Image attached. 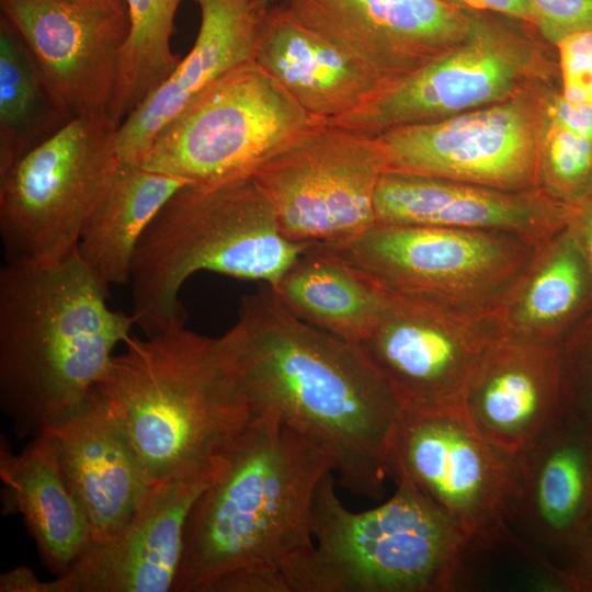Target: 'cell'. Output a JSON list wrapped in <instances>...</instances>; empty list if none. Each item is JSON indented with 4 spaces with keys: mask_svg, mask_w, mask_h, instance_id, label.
Wrapping results in <instances>:
<instances>
[{
    "mask_svg": "<svg viewBox=\"0 0 592 592\" xmlns=\"http://www.w3.org/2000/svg\"><path fill=\"white\" fill-rule=\"evenodd\" d=\"M250 417H272L331 457L339 483L378 499L401 403L352 342L295 316L266 285L220 335Z\"/></svg>",
    "mask_w": 592,
    "mask_h": 592,
    "instance_id": "cell-1",
    "label": "cell"
},
{
    "mask_svg": "<svg viewBox=\"0 0 592 592\" xmlns=\"http://www.w3.org/2000/svg\"><path fill=\"white\" fill-rule=\"evenodd\" d=\"M329 454L272 417L249 423L194 503L173 592H291L315 548Z\"/></svg>",
    "mask_w": 592,
    "mask_h": 592,
    "instance_id": "cell-2",
    "label": "cell"
},
{
    "mask_svg": "<svg viewBox=\"0 0 592 592\" xmlns=\"http://www.w3.org/2000/svg\"><path fill=\"white\" fill-rule=\"evenodd\" d=\"M106 287L77 248L0 270V406L31 440L80 411L106 375L135 317L107 305Z\"/></svg>",
    "mask_w": 592,
    "mask_h": 592,
    "instance_id": "cell-3",
    "label": "cell"
},
{
    "mask_svg": "<svg viewBox=\"0 0 592 592\" xmlns=\"http://www.w3.org/2000/svg\"><path fill=\"white\" fill-rule=\"evenodd\" d=\"M95 387L152 481L213 471L250 414L220 337L130 335Z\"/></svg>",
    "mask_w": 592,
    "mask_h": 592,
    "instance_id": "cell-4",
    "label": "cell"
},
{
    "mask_svg": "<svg viewBox=\"0 0 592 592\" xmlns=\"http://www.w3.org/2000/svg\"><path fill=\"white\" fill-rule=\"evenodd\" d=\"M311 243L286 238L253 177L175 193L143 235L132 274L133 316L145 335L185 326L180 300L194 273L272 286Z\"/></svg>",
    "mask_w": 592,
    "mask_h": 592,
    "instance_id": "cell-5",
    "label": "cell"
},
{
    "mask_svg": "<svg viewBox=\"0 0 592 592\" xmlns=\"http://www.w3.org/2000/svg\"><path fill=\"white\" fill-rule=\"evenodd\" d=\"M394 496L365 512L348 510L334 473L314 501L315 548L291 592H454L467 536L412 481L395 478Z\"/></svg>",
    "mask_w": 592,
    "mask_h": 592,
    "instance_id": "cell-6",
    "label": "cell"
},
{
    "mask_svg": "<svg viewBox=\"0 0 592 592\" xmlns=\"http://www.w3.org/2000/svg\"><path fill=\"white\" fill-rule=\"evenodd\" d=\"M318 122L253 60L193 99L159 132L140 166L193 186L252 177Z\"/></svg>",
    "mask_w": 592,
    "mask_h": 592,
    "instance_id": "cell-7",
    "label": "cell"
},
{
    "mask_svg": "<svg viewBox=\"0 0 592 592\" xmlns=\"http://www.w3.org/2000/svg\"><path fill=\"white\" fill-rule=\"evenodd\" d=\"M117 127L107 113L71 117L0 179L5 262H50L77 248L122 163Z\"/></svg>",
    "mask_w": 592,
    "mask_h": 592,
    "instance_id": "cell-8",
    "label": "cell"
},
{
    "mask_svg": "<svg viewBox=\"0 0 592 592\" xmlns=\"http://www.w3.org/2000/svg\"><path fill=\"white\" fill-rule=\"evenodd\" d=\"M521 21L471 11L458 44L383 84L364 104L329 122L369 136L503 102L559 75Z\"/></svg>",
    "mask_w": 592,
    "mask_h": 592,
    "instance_id": "cell-9",
    "label": "cell"
},
{
    "mask_svg": "<svg viewBox=\"0 0 592 592\" xmlns=\"http://www.w3.org/2000/svg\"><path fill=\"white\" fill-rule=\"evenodd\" d=\"M332 247L388 294L488 318L501 307L537 246L503 234L374 224Z\"/></svg>",
    "mask_w": 592,
    "mask_h": 592,
    "instance_id": "cell-10",
    "label": "cell"
},
{
    "mask_svg": "<svg viewBox=\"0 0 592 592\" xmlns=\"http://www.w3.org/2000/svg\"><path fill=\"white\" fill-rule=\"evenodd\" d=\"M386 171L376 136L320 121L252 177L286 238L334 246L376 223L374 196Z\"/></svg>",
    "mask_w": 592,
    "mask_h": 592,
    "instance_id": "cell-11",
    "label": "cell"
},
{
    "mask_svg": "<svg viewBox=\"0 0 592 592\" xmlns=\"http://www.w3.org/2000/svg\"><path fill=\"white\" fill-rule=\"evenodd\" d=\"M538 87L500 103L380 133L376 137L387 171L506 191L540 189Z\"/></svg>",
    "mask_w": 592,
    "mask_h": 592,
    "instance_id": "cell-12",
    "label": "cell"
},
{
    "mask_svg": "<svg viewBox=\"0 0 592 592\" xmlns=\"http://www.w3.org/2000/svg\"><path fill=\"white\" fill-rule=\"evenodd\" d=\"M386 469L391 479L412 481L467 538L506 522L516 457L489 442L464 411L401 408Z\"/></svg>",
    "mask_w": 592,
    "mask_h": 592,
    "instance_id": "cell-13",
    "label": "cell"
},
{
    "mask_svg": "<svg viewBox=\"0 0 592 592\" xmlns=\"http://www.w3.org/2000/svg\"><path fill=\"white\" fill-rule=\"evenodd\" d=\"M501 338L496 316L470 318L388 294L369 335L357 343L401 407L464 411L467 385L485 350Z\"/></svg>",
    "mask_w": 592,
    "mask_h": 592,
    "instance_id": "cell-14",
    "label": "cell"
},
{
    "mask_svg": "<svg viewBox=\"0 0 592 592\" xmlns=\"http://www.w3.org/2000/svg\"><path fill=\"white\" fill-rule=\"evenodd\" d=\"M68 116L107 113L128 35L126 8L77 0H0Z\"/></svg>",
    "mask_w": 592,
    "mask_h": 592,
    "instance_id": "cell-15",
    "label": "cell"
},
{
    "mask_svg": "<svg viewBox=\"0 0 592 592\" xmlns=\"http://www.w3.org/2000/svg\"><path fill=\"white\" fill-rule=\"evenodd\" d=\"M282 7L384 84L458 44L471 20V11L445 0H284Z\"/></svg>",
    "mask_w": 592,
    "mask_h": 592,
    "instance_id": "cell-16",
    "label": "cell"
},
{
    "mask_svg": "<svg viewBox=\"0 0 592 592\" xmlns=\"http://www.w3.org/2000/svg\"><path fill=\"white\" fill-rule=\"evenodd\" d=\"M213 471L152 481L123 531L107 543L91 544L58 576L68 592L172 591L190 512Z\"/></svg>",
    "mask_w": 592,
    "mask_h": 592,
    "instance_id": "cell-17",
    "label": "cell"
},
{
    "mask_svg": "<svg viewBox=\"0 0 592 592\" xmlns=\"http://www.w3.org/2000/svg\"><path fill=\"white\" fill-rule=\"evenodd\" d=\"M374 212L375 224L503 234L538 246L566 228L569 205L542 189L506 191L387 171L375 191Z\"/></svg>",
    "mask_w": 592,
    "mask_h": 592,
    "instance_id": "cell-18",
    "label": "cell"
},
{
    "mask_svg": "<svg viewBox=\"0 0 592 592\" xmlns=\"http://www.w3.org/2000/svg\"><path fill=\"white\" fill-rule=\"evenodd\" d=\"M515 457L505 520L562 568L592 521V432L559 421Z\"/></svg>",
    "mask_w": 592,
    "mask_h": 592,
    "instance_id": "cell-19",
    "label": "cell"
},
{
    "mask_svg": "<svg viewBox=\"0 0 592 592\" xmlns=\"http://www.w3.org/2000/svg\"><path fill=\"white\" fill-rule=\"evenodd\" d=\"M463 409L493 445L523 453L560 421V348L494 340L470 377Z\"/></svg>",
    "mask_w": 592,
    "mask_h": 592,
    "instance_id": "cell-20",
    "label": "cell"
},
{
    "mask_svg": "<svg viewBox=\"0 0 592 592\" xmlns=\"http://www.w3.org/2000/svg\"><path fill=\"white\" fill-rule=\"evenodd\" d=\"M59 467L84 514L92 544L116 537L152 483L143 462L93 391L76 414L49 429Z\"/></svg>",
    "mask_w": 592,
    "mask_h": 592,
    "instance_id": "cell-21",
    "label": "cell"
},
{
    "mask_svg": "<svg viewBox=\"0 0 592 592\" xmlns=\"http://www.w3.org/2000/svg\"><path fill=\"white\" fill-rule=\"evenodd\" d=\"M201 23L190 53L117 127L122 162L141 164L159 132L226 73L255 59L271 0H194Z\"/></svg>",
    "mask_w": 592,
    "mask_h": 592,
    "instance_id": "cell-22",
    "label": "cell"
},
{
    "mask_svg": "<svg viewBox=\"0 0 592 592\" xmlns=\"http://www.w3.org/2000/svg\"><path fill=\"white\" fill-rule=\"evenodd\" d=\"M314 118L332 122L364 104L384 82L364 65L293 18L269 8L255 59Z\"/></svg>",
    "mask_w": 592,
    "mask_h": 592,
    "instance_id": "cell-23",
    "label": "cell"
},
{
    "mask_svg": "<svg viewBox=\"0 0 592 592\" xmlns=\"http://www.w3.org/2000/svg\"><path fill=\"white\" fill-rule=\"evenodd\" d=\"M2 512L20 513L46 568L65 574L92 544L89 524L62 477L52 440L42 434L13 454L1 437Z\"/></svg>",
    "mask_w": 592,
    "mask_h": 592,
    "instance_id": "cell-24",
    "label": "cell"
},
{
    "mask_svg": "<svg viewBox=\"0 0 592 592\" xmlns=\"http://www.w3.org/2000/svg\"><path fill=\"white\" fill-rule=\"evenodd\" d=\"M592 307V275L567 228L536 250L496 312L503 339L560 348Z\"/></svg>",
    "mask_w": 592,
    "mask_h": 592,
    "instance_id": "cell-25",
    "label": "cell"
},
{
    "mask_svg": "<svg viewBox=\"0 0 592 592\" xmlns=\"http://www.w3.org/2000/svg\"><path fill=\"white\" fill-rule=\"evenodd\" d=\"M270 287L299 319L355 344L369 335L388 299L377 282L325 243H311Z\"/></svg>",
    "mask_w": 592,
    "mask_h": 592,
    "instance_id": "cell-26",
    "label": "cell"
},
{
    "mask_svg": "<svg viewBox=\"0 0 592 592\" xmlns=\"http://www.w3.org/2000/svg\"><path fill=\"white\" fill-rule=\"evenodd\" d=\"M189 185L183 179L140 164L121 163L77 244L82 261L106 287L132 281L143 235L168 201Z\"/></svg>",
    "mask_w": 592,
    "mask_h": 592,
    "instance_id": "cell-27",
    "label": "cell"
},
{
    "mask_svg": "<svg viewBox=\"0 0 592 592\" xmlns=\"http://www.w3.org/2000/svg\"><path fill=\"white\" fill-rule=\"evenodd\" d=\"M70 117L22 37L0 19V179Z\"/></svg>",
    "mask_w": 592,
    "mask_h": 592,
    "instance_id": "cell-28",
    "label": "cell"
},
{
    "mask_svg": "<svg viewBox=\"0 0 592 592\" xmlns=\"http://www.w3.org/2000/svg\"><path fill=\"white\" fill-rule=\"evenodd\" d=\"M182 0H123L128 35L107 114L119 125L178 66L171 49L174 18Z\"/></svg>",
    "mask_w": 592,
    "mask_h": 592,
    "instance_id": "cell-29",
    "label": "cell"
},
{
    "mask_svg": "<svg viewBox=\"0 0 592 592\" xmlns=\"http://www.w3.org/2000/svg\"><path fill=\"white\" fill-rule=\"evenodd\" d=\"M592 182V110L545 88L539 135V185L570 205Z\"/></svg>",
    "mask_w": 592,
    "mask_h": 592,
    "instance_id": "cell-30",
    "label": "cell"
},
{
    "mask_svg": "<svg viewBox=\"0 0 592 592\" xmlns=\"http://www.w3.org/2000/svg\"><path fill=\"white\" fill-rule=\"evenodd\" d=\"M560 422L592 432V307L560 346Z\"/></svg>",
    "mask_w": 592,
    "mask_h": 592,
    "instance_id": "cell-31",
    "label": "cell"
},
{
    "mask_svg": "<svg viewBox=\"0 0 592 592\" xmlns=\"http://www.w3.org/2000/svg\"><path fill=\"white\" fill-rule=\"evenodd\" d=\"M531 26L555 47L566 37L592 31V0H526Z\"/></svg>",
    "mask_w": 592,
    "mask_h": 592,
    "instance_id": "cell-32",
    "label": "cell"
},
{
    "mask_svg": "<svg viewBox=\"0 0 592 592\" xmlns=\"http://www.w3.org/2000/svg\"><path fill=\"white\" fill-rule=\"evenodd\" d=\"M560 92L592 110V31L570 35L557 46Z\"/></svg>",
    "mask_w": 592,
    "mask_h": 592,
    "instance_id": "cell-33",
    "label": "cell"
},
{
    "mask_svg": "<svg viewBox=\"0 0 592 592\" xmlns=\"http://www.w3.org/2000/svg\"><path fill=\"white\" fill-rule=\"evenodd\" d=\"M566 228L579 246L592 275V182L569 205Z\"/></svg>",
    "mask_w": 592,
    "mask_h": 592,
    "instance_id": "cell-34",
    "label": "cell"
},
{
    "mask_svg": "<svg viewBox=\"0 0 592 592\" xmlns=\"http://www.w3.org/2000/svg\"><path fill=\"white\" fill-rule=\"evenodd\" d=\"M570 592H592V521L582 540L562 566Z\"/></svg>",
    "mask_w": 592,
    "mask_h": 592,
    "instance_id": "cell-35",
    "label": "cell"
},
{
    "mask_svg": "<svg viewBox=\"0 0 592 592\" xmlns=\"http://www.w3.org/2000/svg\"><path fill=\"white\" fill-rule=\"evenodd\" d=\"M1 592H68L65 580L56 577L54 580L43 581L30 568L16 567L0 576Z\"/></svg>",
    "mask_w": 592,
    "mask_h": 592,
    "instance_id": "cell-36",
    "label": "cell"
},
{
    "mask_svg": "<svg viewBox=\"0 0 592 592\" xmlns=\"http://www.w3.org/2000/svg\"><path fill=\"white\" fill-rule=\"evenodd\" d=\"M469 11L488 12L504 15L531 25L526 0H445Z\"/></svg>",
    "mask_w": 592,
    "mask_h": 592,
    "instance_id": "cell-37",
    "label": "cell"
},
{
    "mask_svg": "<svg viewBox=\"0 0 592 592\" xmlns=\"http://www.w3.org/2000/svg\"><path fill=\"white\" fill-rule=\"evenodd\" d=\"M77 1L105 5V7H112V8H126L123 0H77Z\"/></svg>",
    "mask_w": 592,
    "mask_h": 592,
    "instance_id": "cell-38",
    "label": "cell"
}]
</instances>
